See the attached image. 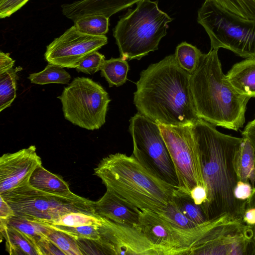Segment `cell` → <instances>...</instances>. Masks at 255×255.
<instances>
[{
  "mask_svg": "<svg viewBox=\"0 0 255 255\" xmlns=\"http://www.w3.org/2000/svg\"><path fill=\"white\" fill-rule=\"evenodd\" d=\"M201 156L207 198L200 206L207 220L224 213L243 218L246 200L237 199L234 191L239 181L235 161L243 137L219 131L202 119L191 126Z\"/></svg>",
  "mask_w": 255,
  "mask_h": 255,
  "instance_id": "1",
  "label": "cell"
},
{
  "mask_svg": "<svg viewBox=\"0 0 255 255\" xmlns=\"http://www.w3.org/2000/svg\"><path fill=\"white\" fill-rule=\"evenodd\" d=\"M190 75L174 54L150 64L136 83L133 103L138 113L158 124L192 126L196 115L190 87Z\"/></svg>",
  "mask_w": 255,
  "mask_h": 255,
  "instance_id": "2",
  "label": "cell"
},
{
  "mask_svg": "<svg viewBox=\"0 0 255 255\" xmlns=\"http://www.w3.org/2000/svg\"><path fill=\"white\" fill-rule=\"evenodd\" d=\"M218 49L202 54L190 75V87L196 115L215 127L238 131L245 123L250 97L238 93L222 70Z\"/></svg>",
  "mask_w": 255,
  "mask_h": 255,
  "instance_id": "3",
  "label": "cell"
},
{
  "mask_svg": "<svg viewBox=\"0 0 255 255\" xmlns=\"http://www.w3.org/2000/svg\"><path fill=\"white\" fill-rule=\"evenodd\" d=\"M107 190L139 209L161 211L173 199L177 188L155 173L133 154H111L94 169Z\"/></svg>",
  "mask_w": 255,
  "mask_h": 255,
  "instance_id": "4",
  "label": "cell"
},
{
  "mask_svg": "<svg viewBox=\"0 0 255 255\" xmlns=\"http://www.w3.org/2000/svg\"><path fill=\"white\" fill-rule=\"evenodd\" d=\"M158 0H141L128 9L113 29V36L124 60H140L158 49L172 20L158 6Z\"/></svg>",
  "mask_w": 255,
  "mask_h": 255,
  "instance_id": "5",
  "label": "cell"
},
{
  "mask_svg": "<svg viewBox=\"0 0 255 255\" xmlns=\"http://www.w3.org/2000/svg\"><path fill=\"white\" fill-rule=\"evenodd\" d=\"M0 196L10 205L15 215L40 223L71 212L97 215L95 201L73 193L67 195L46 193L34 188L28 182Z\"/></svg>",
  "mask_w": 255,
  "mask_h": 255,
  "instance_id": "6",
  "label": "cell"
},
{
  "mask_svg": "<svg viewBox=\"0 0 255 255\" xmlns=\"http://www.w3.org/2000/svg\"><path fill=\"white\" fill-rule=\"evenodd\" d=\"M57 98L66 120L88 130L99 129L106 122L108 93L98 83L87 77H76Z\"/></svg>",
  "mask_w": 255,
  "mask_h": 255,
  "instance_id": "7",
  "label": "cell"
},
{
  "mask_svg": "<svg viewBox=\"0 0 255 255\" xmlns=\"http://www.w3.org/2000/svg\"><path fill=\"white\" fill-rule=\"evenodd\" d=\"M254 233L243 218L224 213L206 221L205 231L188 255H254Z\"/></svg>",
  "mask_w": 255,
  "mask_h": 255,
  "instance_id": "8",
  "label": "cell"
},
{
  "mask_svg": "<svg viewBox=\"0 0 255 255\" xmlns=\"http://www.w3.org/2000/svg\"><path fill=\"white\" fill-rule=\"evenodd\" d=\"M197 21L209 37L211 49L224 48L243 58L255 57V23L234 19L206 0L198 11Z\"/></svg>",
  "mask_w": 255,
  "mask_h": 255,
  "instance_id": "9",
  "label": "cell"
},
{
  "mask_svg": "<svg viewBox=\"0 0 255 255\" xmlns=\"http://www.w3.org/2000/svg\"><path fill=\"white\" fill-rule=\"evenodd\" d=\"M158 126L177 178L176 192L190 196L194 187H205L200 154L191 126L158 124Z\"/></svg>",
  "mask_w": 255,
  "mask_h": 255,
  "instance_id": "10",
  "label": "cell"
},
{
  "mask_svg": "<svg viewBox=\"0 0 255 255\" xmlns=\"http://www.w3.org/2000/svg\"><path fill=\"white\" fill-rule=\"evenodd\" d=\"M132 154L163 180L178 187L174 165L158 124L138 112L130 121Z\"/></svg>",
  "mask_w": 255,
  "mask_h": 255,
  "instance_id": "11",
  "label": "cell"
},
{
  "mask_svg": "<svg viewBox=\"0 0 255 255\" xmlns=\"http://www.w3.org/2000/svg\"><path fill=\"white\" fill-rule=\"evenodd\" d=\"M206 221L191 229L176 227L161 218L156 212L140 210L138 228L164 255H188L202 237Z\"/></svg>",
  "mask_w": 255,
  "mask_h": 255,
  "instance_id": "12",
  "label": "cell"
},
{
  "mask_svg": "<svg viewBox=\"0 0 255 255\" xmlns=\"http://www.w3.org/2000/svg\"><path fill=\"white\" fill-rule=\"evenodd\" d=\"M107 43L105 35L84 34L73 25L47 46L44 57L49 64L76 68L85 56L98 51Z\"/></svg>",
  "mask_w": 255,
  "mask_h": 255,
  "instance_id": "13",
  "label": "cell"
},
{
  "mask_svg": "<svg viewBox=\"0 0 255 255\" xmlns=\"http://www.w3.org/2000/svg\"><path fill=\"white\" fill-rule=\"evenodd\" d=\"M99 229L109 255H164L138 228L115 223L105 218Z\"/></svg>",
  "mask_w": 255,
  "mask_h": 255,
  "instance_id": "14",
  "label": "cell"
},
{
  "mask_svg": "<svg viewBox=\"0 0 255 255\" xmlns=\"http://www.w3.org/2000/svg\"><path fill=\"white\" fill-rule=\"evenodd\" d=\"M42 165L34 145L0 158V194L27 183L36 168Z\"/></svg>",
  "mask_w": 255,
  "mask_h": 255,
  "instance_id": "15",
  "label": "cell"
},
{
  "mask_svg": "<svg viewBox=\"0 0 255 255\" xmlns=\"http://www.w3.org/2000/svg\"><path fill=\"white\" fill-rule=\"evenodd\" d=\"M95 213L115 223L138 228L140 209L109 190L94 202Z\"/></svg>",
  "mask_w": 255,
  "mask_h": 255,
  "instance_id": "16",
  "label": "cell"
},
{
  "mask_svg": "<svg viewBox=\"0 0 255 255\" xmlns=\"http://www.w3.org/2000/svg\"><path fill=\"white\" fill-rule=\"evenodd\" d=\"M141 0H79L62 5L63 14L75 20L87 15L101 14L109 17Z\"/></svg>",
  "mask_w": 255,
  "mask_h": 255,
  "instance_id": "17",
  "label": "cell"
},
{
  "mask_svg": "<svg viewBox=\"0 0 255 255\" xmlns=\"http://www.w3.org/2000/svg\"><path fill=\"white\" fill-rule=\"evenodd\" d=\"M226 76L238 93L255 98V57L245 58L235 63Z\"/></svg>",
  "mask_w": 255,
  "mask_h": 255,
  "instance_id": "18",
  "label": "cell"
},
{
  "mask_svg": "<svg viewBox=\"0 0 255 255\" xmlns=\"http://www.w3.org/2000/svg\"><path fill=\"white\" fill-rule=\"evenodd\" d=\"M1 237L5 241L6 250L10 255H40L37 245L17 229L0 223Z\"/></svg>",
  "mask_w": 255,
  "mask_h": 255,
  "instance_id": "19",
  "label": "cell"
},
{
  "mask_svg": "<svg viewBox=\"0 0 255 255\" xmlns=\"http://www.w3.org/2000/svg\"><path fill=\"white\" fill-rule=\"evenodd\" d=\"M28 183L34 188L48 193L67 195L73 193L61 176L47 170L42 165L33 171Z\"/></svg>",
  "mask_w": 255,
  "mask_h": 255,
  "instance_id": "20",
  "label": "cell"
},
{
  "mask_svg": "<svg viewBox=\"0 0 255 255\" xmlns=\"http://www.w3.org/2000/svg\"><path fill=\"white\" fill-rule=\"evenodd\" d=\"M237 20L255 24V0H205Z\"/></svg>",
  "mask_w": 255,
  "mask_h": 255,
  "instance_id": "21",
  "label": "cell"
},
{
  "mask_svg": "<svg viewBox=\"0 0 255 255\" xmlns=\"http://www.w3.org/2000/svg\"><path fill=\"white\" fill-rule=\"evenodd\" d=\"M243 137L241 148L237 155L235 165L239 181L255 187V156L253 147L246 137Z\"/></svg>",
  "mask_w": 255,
  "mask_h": 255,
  "instance_id": "22",
  "label": "cell"
},
{
  "mask_svg": "<svg viewBox=\"0 0 255 255\" xmlns=\"http://www.w3.org/2000/svg\"><path fill=\"white\" fill-rule=\"evenodd\" d=\"M129 67L127 60L122 57L106 60L101 69V75L104 77L109 87H119L127 80Z\"/></svg>",
  "mask_w": 255,
  "mask_h": 255,
  "instance_id": "23",
  "label": "cell"
},
{
  "mask_svg": "<svg viewBox=\"0 0 255 255\" xmlns=\"http://www.w3.org/2000/svg\"><path fill=\"white\" fill-rule=\"evenodd\" d=\"M74 26L84 34L104 36L109 30V17L101 14L85 15L74 20Z\"/></svg>",
  "mask_w": 255,
  "mask_h": 255,
  "instance_id": "24",
  "label": "cell"
},
{
  "mask_svg": "<svg viewBox=\"0 0 255 255\" xmlns=\"http://www.w3.org/2000/svg\"><path fill=\"white\" fill-rule=\"evenodd\" d=\"M21 67L11 68L0 74V111L9 107L16 98L18 72Z\"/></svg>",
  "mask_w": 255,
  "mask_h": 255,
  "instance_id": "25",
  "label": "cell"
},
{
  "mask_svg": "<svg viewBox=\"0 0 255 255\" xmlns=\"http://www.w3.org/2000/svg\"><path fill=\"white\" fill-rule=\"evenodd\" d=\"M8 225L23 233L37 246V243L46 236L50 230L49 227L42 223L15 215L9 219Z\"/></svg>",
  "mask_w": 255,
  "mask_h": 255,
  "instance_id": "26",
  "label": "cell"
},
{
  "mask_svg": "<svg viewBox=\"0 0 255 255\" xmlns=\"http://www.w3.org/2000/svg\"><path fill=\"white\" fill-rule=\"evenodd\" d=\"M28 78L32 83L43 85L50 83L66 84L71 77L64 68L48 63L42 71L30 74Z\"/></svg>",
  "mask_w": 255,
  "mask_h": 255,
  "instance_id": "27",
  "label": "cell"
},
{
  "mask_svg": "<svg viewBox=\"0 0 255 255\" xmlns=\"http://www.w3.org/2000/svg\"><path fill=\"white\" fill-rule=\"evenodd\" d=\"M202 54L196 46L182 42L177 45L174 54L179 66L191 74L196 70Z\"/></svg>",
  "mask_w": 255,
  "mask_h": 255,
  "instance_id": "28",
  "label": "cell"
},
{
  "mask_svg": "<svg viewBox=\"0 0 255 255\" xmlns=\"http://www.w3.org/2000/svg\"><path fill=\"white\" fill-rule=\"evenodd\" d=\"M102 217L98 215L81 212H71L66 214L57 219L41 223L50 225L77 227L90 225L99 226L102 224Z\"/></svg>",
  "mask_w": 255,
  "mask_h": 255,
  "instance_id": "29",
  "label": "cell"
},
{
  "mask_svg": "<svg viewBox=\"0 0 255 255\" xmlns=\"http://www.w3.org/2000/svg\"><path fill=\"white\" fill-rule=\"evenodd\" d=\"M173 198L184 215L196 225L208 220L200 205L195 203L191 196L175 192Z\"/></svg>",
  "mask_w": 255,
  "mask_h": 255,
  "instance_id": "30",
  "label": "cell"
},
{
  "mask_svg": "<svg viewBox=\"0 0 255 255\" xmlns=\"http://www.w3.org/2000/svg\"><path fill=\"white\" fill-rule=\"evenodd\" d=\"M156 213L173 226L181 229H191L198 226L184 215L173 198L164 208Z\"/></svg>",
  "mask_w": 255,
  "mask_h": 255,
  "instance_id": "31",
  "label": "cell"
},
{
  "mask_svg": "<svg viewBox=\"0 0 255 255\" xmlns=\"http://www.w3.org/2000/svg\"><path fill=\"white\" fill-rule=\"evenodd\" d=\"M46 236L65 255H82L76 239L70 235L50 227Z\"/></svg>",
  "mask_w": 255,
  "mask_h": 255,
  "instance_id": "32",
  "label": "cell"
},
{
  "mask_svg": "<svg viewBox=\"0 0 255 255\" xmlns=\"http://www.w3.org/2000/svg\"><path fill=\"white\" fill-rule=\"evenodd\" d=\"M54 229L64 232L75 239L98 240L101 238L99 226H83L77 227L46 225Z\"/></svg>",
  "mask_w": 255,
  "mask_h": 255,
  "instance_id": "33",
  "label": "cell"
},
{
  "mask_svg": "<svg viewBox=\"0 0 255 255\" xmlns=\"http://www.w3.org/2000/svg\"><path fill=\"white\" fill-rule=\"evenodd\" d=\"M105 60L104 55L95 51L82 59L75 69L79 72L93 74L101 70Z\"/></svg>",
  "mask_w": 255,
  "mask_h": 255,
  "instance_id": "34",
  "label": "cell"
},
{
  "mask_svg": "<svg viewBox=\"0 0 255 255\" xmlns=\"http://www.w3.org/2000/svg\"><path fill=\"white\" fill-rule=\"evenodd\" d=\"M83 255H109L101 239H75Z\"/></svg>",
  "mask_w": 255,
  "mask_h": 255,
  "instance_id": "35",
  "label": "cell"
},
{
  "mask_svg": "<svg viewBox=\"0 0 255 255\" xmlns=\"http://www.w3.org/2000/svg\"><path fill=\"white\" fill-rule=\"evenodd\" d=\"M29 0H0V17H9L20 9Z\"/></svg>",
  "mask_w": 255,
  "mask_h": 255,
  "instance_id": "36",
  "label": "cell"
},
{
  "mask_svg": "<svg viewBox=\"0 0 255 255\" xmlns=\"http://www.w3.org/2000/svg\"><path fill=\"white\" fill-rule=\"evenodd\" d=\"M40 255H65V254L46 236L37 243Z\"/></svg>",
  "mask_w": 255,
  "mask_h": 255,
  "instance_id": "37",
  "label": "cell"
},
{
  "mask_svg": "<svg viewBox=\"0 0 255 255\" xmlns=\"http://www.w3.org/2000/svg\"><path fill=\"white\" fill-rule=\"evenodd\" d=\"M253 191L250 184L239 181L234 189V194L237 199L246 200L250 197Z\"/></svg>",
  "mask_w": 255,
  "mask_h": 255,
  "instance_id": "38",
  "label": "cell"
},
{
  "mask_svg": "<svg viewBox=\"0 0 255 255\" xmlns=\"http://www.w3.org/2000/svg\"><path fill=\"white\" fill-rule=\"evenodd\" d=\"M190 196L195 203L201 205L206 200V189L204 186L197 185L191 190Z\"/></svg>",
  "mask_w": 255,
  "mask_h": 255,
  "instance_id": "39",
  "label": "cell"
},
{
  "mask_svg": "<svg viewBox=\"0 0 255 255\" xmlns=\"http://www.w3.org/2000/svg\"><path fill=\"white\" fill-rule=\"evenodd\" d=\"M0 221L8 222L9 219L14 215L10 205L0 196Z\"/></svg>",
  "mask_w": 255,
  "mask_h": 255,
  "instance_id": "40",
  "label": "cell"
},
{
  "mask_svg": "<svg viewBox=\"0 0 255 255\" xmlns=\"http://www.w3.org/2000/svg\"><path fill=\"white\" fill-rule=\"evenodd\" d=\"M15 61L10 56L9 53L0 52V74L13 68Z\"/></svg>",
  "mask_w": 255,
  "mask_h": 255,
  "instance_id": "41",
  "label": "cell"
},
{
  "mask_svg": "<svg viewBox=\"0 0 255 255\" xmlns=\"http://www.w3.org/2000/svg\"><path fill=\"white\" fill-rule=\"evenodd\" d=\"M242 136L247 138L250 141L255 156V123L249 122L242 132Z\"/></svg>",
  "mask_w": 255,
  "mask_h": 255,
  "instance_id": "42",
  "label": "cell"
},
{
  "mask_svg": "<svg viewBox=\"0 0 255 255\" xmlns=\"http://www.w3.org/2000/svg\"><path fill=\"white\" fill-rule=\"evenodd\" d=\"M251 208H255V187L254 188L250 197L246 200V210ZM251 226L254 233V255H255V225Z\"/></svg>",
  "mask_w": 255,
  "mask_h": 255,
  "instance_id": "43",
  "label": "cell"
},
{
  "mask_svg": "<svg viewBox=\"0 0 255 255\" xmlns=\"http://www.w3.org/2000/svg\"><path fill=\"white\" fill-rule=\"evenodd\" d=\"M244 220L249 225H255V208L246 210L244 216Z\"/></svg>",
  "mask_w": 255,
  "mask_h": 255,
  "instance_id": "44",
  "label": "cell"
},
{
  "mask_svg": "<svg viewBox=\"0 0 255 255\" xmlns=\"http://www.w3.org/2000/svg\"><path fill=\"white\" fill-rule=\"evenodd\" d=\"M252 122L255 123V118L254 120L252 121Z\"/></svg>",
  "mask_w": 255,
  "mask_h": 255,
  "instance_id": "45",
  "label": "cell"
}]
</instances>
